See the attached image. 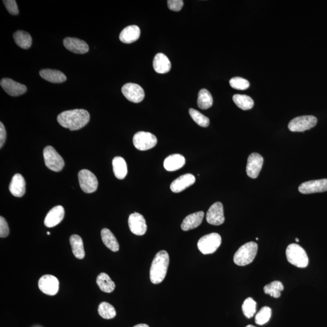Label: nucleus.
Here are the masks:
<instances>
[{"label":"nucleus","mask_w":327,"mask_h":327,"mask_svg":"<svg viewBox=\"0 0 327 327\" xmlns=\"http://www.w3.org/2000/svg\"><path fill=\"white\" fill-rule=\"evenodd\" d=\"M167 5L171 11L179 12L182 10L184 2L182 0H169Z\"/></svg>","instance_id":"nucleus-41"},{"label":"nucleus","mask_w":327,"mask_h":327,"mask_svg":"<svg viewBox=\"0 0 327 327\" xmlns=\"http://www.w3.org/2000/svg\"><path fill=\"white\" fill-rule=\"evenodd\" d=\"M212 96L208 90L203 89L200 90L198 97V106L200 109L206 110L209 109L213 105Z\"/></svg>","instance_id":"nucleus-31"},{"label":"nucleus","mask_w":327,"mask_h":327,"mask_svg":"<svg viewBox=\"0 0 327 327\" xmlns=\"http://www.w3.org/2000/svg\"><path fill=\"white\" fill-rule=\"evenodd\" d=\"M113 173L116 178L123 179L127 174V166L124 158L117 157L112 161Z\"/></svg>","instance_id":"nucleus-27"},{"label":"nucleus","mask_w":327,"mask_h":327,"mask_svg":"<svg viewBox=\"0 0 327 327\" xmlns=\"http://www.w3.org/2000/svg\"><path fill=\"white\" fill-rule=\"evenodd\" d=\"M59 281L55 277L45 275L38 281L39 289L46 295H55L59 290Z\"/></svg>","instance_id":"nucleus-11"},{"label":"nucleus","mask_w":327,"mask_h":327,"mask_svg":"<svg viewBox=\"0 0 327 327\" xmlns=\"http://www.w3.org/2000/svg\"><path fill=\"white\" fill-rule=\"evenodd\" d=\"M195 177L190 173L179 176V178L174 180L170 185V189L174 193H180L185 190L195 182Z\"/></svg>","instance_id":"nucleus-18"},{"label":"nucleus","mask_w":327,"mask_h":327,"mask_svg":"<svg viewBox=\"0 0 327 327\" xmlns=\"http://www.w3.org/2000/svg\"><path fill=\"white\" fill-rule=\"evenodd\" d=\"M64 209L61 206L54 207L50 210L44 220V225L47 227H53L59 224L64 219Z\"/></svg>","instance_id":"nucleus-17"},{"label":"nucleus","mask_w":327,"mask_h":327,"mask_svg":"<svg viewBox=\"0 0 327 327\" xmlns=\"http://www.w3.org/2000/svg\"><path fill=\"white\" fill-rule=\"evenodd\" d=\"M158 141L154 134L146 132H139L133 138L134 145L139 151H145L154 148Z\"/></svg>","instance_id":"nucleus-8"},{"label":"nucleus","mask_w":327,"mask_h":327,"mask_svg":"<svg viewBox=\"0 0 327 327\" xmlns=\"http://www.w3.org/2000/svg\"><path fill=\"white\" fill-rule=\"evenodd\" d=\"M296 242H299V239L298 238H296Z\"/></svg>","instance_id":"nucleus-45"},{"label":"nucleus","mask_w":327,"mask_h":327,"mask_svg":"<svg viewBox=\"0 0 327 327\" xmlns=\"http://www.w3.org/2000/svg\"><path fill=\"white\" fill-rule=\"evenodd\" d=\"M207 221L214 226H220L224 223L225 217L223 204L217 202L209 208L206 217Z\"/></svg>","instance_id":"nucleus-15"},{"label":"nucleus","mask_w":327,"mask_h":327,"mask_svg":"<svg viewBox=\"0 0 327 327\" xmlns=\"http://www.w3.org/2000/svg\"><path fill=\"white\" fill-rule=\"evenodd\" d=\"M63 44L68 50L75 53L84 54L88 52L89 50L88 44L79 38H66Z\"/></svg>","instance_id":"nucleus-19"},{"label":"nucleus","mask_w":327,"mask_h":327,"mask_svg":"<svg viewBox=\"0 0 327 327\" xmlns=\"http://www.w3.org/2000/svg\"><path fill=\"white\" fill-rule=\"evenodd\" d=\"M205 213L198 212L186 217L181 224V229L183 231H188L196 229L202 223Z\"/></svg>","instance_id":"nucleus-21"},{"label":"nucleus","mask_w":327,"mask_h":327,"mask_svg":"<svg viewBox=\"0 0 327 327\" xmlns=\"http://www.w3.org/2000/svg\"><path fill=\"white\" fill-rule=\"evenodd\" d=\"M0 85L8 94L13 97L23 95L27 91L26 86L10 79H3Z\"/></svg>","instance_id":"nucleus-16"},{"label":"nucleus","mask_w":327,"mask_h":327,"mask_svg":"<svg viewBox=\"0 0 327 327\" xmlns=\"http://www.w3.org/2000/svg\"><path fill=\"white\" fill-rule=\"evenodd\" d=\"M257 244L249 242L241 246L234 255V263L239 266H245L253 262L256 256Z\"/></svg>","instance_id":"nucleus-3"},{"label":"nucleus","mask_w":327,"mask_h":327,"mask_svg":"<svg viewBox=\"0 0 327 327\" xmlns=\"http://www.w3.org/2000/svg\"><path fill=\"white\" fill-rule=\"evenodd\" d=\"M246 327H256V326H254L252 325H247V326H246Z\"/></svg>","instance_id":"nucleus-44"},{"label":"nucleus","mask_w":327,"mask_h":327,"mask_svg":"<svg viewBox=\"0 0 327 327\" xmlns=\"http://www.w3.org/2000/svg\"><path fill=\"white\" fill-rule=\"evenodd\" d=\"M40 75L42 79L53 83H61L67 80V77L61 71L49 69L40 71Z\"/></svg>","instance_id":"nucleus-25"},{"label":"nucleus","mask_w":327,"mask_h":327,"mask_svg":"<svg viewBox=\"0 0 327 327\" xmlns=\"http://www.w3.org/2000/svg\"><path fill=\"white\" fill-rule=\"evenodd\" d=\"M221 237L218 233H212L202 237L198 242V248L204 254L215 253L221 244Z\"/></svg>","instance_id":"nucleus-5"},{"label":"nucleus","mask_w":327,"mask_h":327,"mask_svg":"<svg viewBox=\"0 0 327 327\" xmlns=\"http://www.w3.org/2000/svg\"><path fill=\"white\" fill-rule=\"evenodd\" d=\"M128 226L132 233L138 236L145 235L148 229L145 218L139 213H134L129 216Z\"/></svg>","instance_id":"nucleus-12"},{"label":"nucleus","mask_w":327,"mask_h":327,"mask_svg":"<svg viewBox=\"0 0 327 327\" xmlns=\"http://www.w3.org/2000/svg\"><path fill=\"white\" fill-rule=\"evenodd\" d=\"M90 114L85 109L64 111L57 116V121L62 127L70 130H78L85 127L90 121Z\"/></svg>","instance_id":"nucleus-1"},{"label":"nucleus","mask_w":327,"mask_h":327,"mask_svg":"<svg viewBox=\"0 0 327 327\" xmlns=\"http://www.w3.org/2000/svg\"><path fill=\"white\" fill-rule=\"evenodd\" d=\"M256 302L251 298L246 299L243 303L242 310L246 317H253L256 311Z\"/></svg>","instance_id":"nucleus-35"},{"label":"nucleus","mask_w":327,"mask_h":327,"mask_svg":"<svg viewBox=\"0 0 327 327\" xmlns=\"http://www.w3.org/2000/svg\"><path fill=\"white\" fill-rule=\"evenodd\" d=\"M189 113L193 119V121L203 127H208L210 124V120L208 117L203 115V114L194 109H190Z\"/></svg>","instance_id":"nucleus-37"},{"label":"nucleus","mask_w":327,"mask_h":327,"mask_svg":"<svg viewBox=\"0 0 327 327\" xmlns=\"http://www.w3.org/2000/svg\"><path fill=\"white\" fill-rule=\"evenodd\" d=\"M169 255L165 250L158 252L152 261L150 279L153 284H158L166 278L169 265Z\"/></svg>","instance_id":"nucleus-2"},{"label":"nucleus","mask_w":327,"mask_h":327,"mask_svg":"<svg viewBox=\"0 0 327 327\" xmlns=\"http://www.w3.org/2000/svg\"><path fill=\"white\" fill-rule=\"evenodd\" d=\"M317 119L313 115H305L296 117L289 122V130L294 133H302L314 127L316 125Z\"/></svg>","instance_id":"nucleus-7"},{"label":"nucleus","mask_w":327,"mask_h":327,"mask_svg":"<svg viewBox=\"0 0 327 327\" xmlns=\"http://www.w3.org/2000/svg\"><path fill=\"white\" fill-rule=\"evenodd\" d=\"M185 160L182 155L173 154L169 156L164 162V167L169 172H174L184 166Z\"/></svg>","instance_id":"nucleus-24"},{"label":"nucleus","mask_w":327,"mask_h":327,"mask_svg":"<svg viewBox=\"0 0 327 327\" xmlns=\"http://www.w3.org/2000/svg\"><path fill=\"white\" fill-rule=\"evenodd\" d=\"M134 327H149V326L148 325H147V324L145 323H140V324H138V325H136Z\"/></svg>","instance_id":"nucleus-43"},{"label":"nucleus","mask_w":327,"mask_h":327,"mask_svg":"<svg viewBox=\"0 0 327 327\" xmlns=\"http://www.w3.org/2000/svg\"><path fill=\"white\" fill-rule=\"evenodd\" d=\"M10 190L16 197H22L26 192V181L21 174H16L10 183Z\"/></svg>","instance_id":"nucleus-20"},{"label":"nucleus","mask_w":327,"mask_h":327,"mask_svg":"<svg viewBox=\"0 0 327 327\" xmlns=\"http://www.w3.org/2000/svg\"><path fill=\"white\" fill-rule=\"evenodd\" d=\"M264 158L257 153H253L249 156L246 172L247 175L251 178H256L262 169Z\"/></svg>","instance_id":"nucleus-14"},{"label":"nucleus","mask_w":327,"mask_h":327,"mask_svg":"<svg viewBox=\"0 0 327 327\" xmlns=\"http://www.w3.org/2000/svg\"><path fill=\"white\" fill-rule=\"evenodd\" d=\"M47 234L48 235H49L50 233V232H47Z\"/></svg>","instance_id":"nucleus-46"},{"label":"nucleus","mask_w":327,"mask_h":327,"mask_svg":"<svg viewBox=\"0 0 327 327\" xmlns=\"http://www.w3.org/2000/svg\"><path fill=\"white\" fill-rule=\"evenodd\" d=\"M271 316V308L269 307H264L256 314V317H255V322L257 325H264L269 322Z\"/></svg>","instance_id":"nucleus-36"},{"label":"nucleus","mask_w":327,"mask_h":327,"mask_svg":"<svg viewBox=\"0 0 327 327\" xmlns=\"http://www.w3.org/2000/svg\"><path fill=\"white\" fill-rule=\"evenodd\" d=\"M121 91L128 101L134 103H139L145 97L144 89L140 85L135 83H127L122 86Z\"/></svg>","instance_id":"nucleus-10"},{"label":"nucleus","mask_w":327,"mask_h":327,"mask_svg":"<svg viewBox=\"0 0 327 327\" xmlns=\"http://www.w3.org/2000/svg\"><path fill=\"white\" fill-rule=\"evenodd\" d=\"M9 234H10V229H9L7 221L4 217H0V237L2 238H6Z\"/></svg>","instance_id":"nucleus-40"},{"label":"nucleus","mask_w":327,"mask_h":327,"mask_svg":"<svg viewBox=\"0 0 327 327\" xmlns=\"http://www.w3.org/2000/svg\"><path fill=\"white\" fill-rule=\"evenodd\" d=\"M233 100L237 106L243 110L251 109L254 106V101L249 96L236 94L233 97Z\"/></svg>","instance_id":"nucleus-32"},{"label":"nucleus","mask_w":327,"mask_h":327,"mask_svg":"<svg viewBox=\"0 0 327 327\" xmlns=\"http://www.w3.org/2000/svg\"><path fill=\"white\" fill-rule=\"evenodd\" d=\"M140 29L136 25L126 27L119 35V40L125 44L133 43L139 40L140 37Z\"/></svg>","instance_id":"nucleus-22"},{"label":"nucleus","mask_w":327,"mask_h":327,"mask_svg":"<svg viewBox=\"0 0 327 327\" xmlns=\"http://www.w3.org/2000/svg\"><path fill=\"white\" fill-rule=\"evenodd\" d=\"M101 236L104 244L111 251L116 252L119 250V243L110 230L103 229L101 230Z\"/></svg>","instance_id":"nucleus-26"},{"label":"nucleus","mask_w":327,"mask_h":327,"mask_svg":"<svg viewBox=\"0 0 327 327\" xmlns=\"http://www.w3.org/2000/svg\"><path fill=\"white\" fill-rule=\"evenodd\" d=\"M7 140V131L4 124L0 122V148H2Z\"/></svg>","instance_id":"nucleus-42"},{"label":"nucleus","mask_w":327,"mask_h":327,"mask_svg":"<svg viewBox=\"0 0 327 327\" xmlns=\"http://www.w3.org/2000/svg\"><path fill=\"white\" fill-rule=\"evenodd\" d=\"M80 187L86 193H94L97 190L98 181L94 173L87 169L80 171L79 173Z\"/></svg>","instance_id":"nucleus-9"},{"label":"nucleus","mask_w":327,"mask_h":327,"mask_svg":"<svg viewBox=\"0 0 327 327\" xmlns=\"http://www.w3.org/2000/svg\"><path fill=\"white\" fill-rule=\"evenodd\" d=\"M284 290L283 283L280 281H275L270 283L264 288V291L266 294L274 297L275 298H278L281 295V292Z\"/></svg>","instance_id":"nucleus-33"},{"label":"nucleus","mask_w":327,"mask_h":327,"mask_svg":"<svg viewBox=\"0 0 327 327\" xmlns=\"http://www.w3.org/2000/svg\"><path fill=\"white\" fill-rule=\"evenodd\" d=\"M45 165L53 172H59L64 167V161L52 146H47L43 151Z\"/></svg>","instance_id":"nucleus-6"},{"label":"nucleus","mask_w":327,"mask_h":327,"mask_svg":"<svg viewBox=\"0 0 327 327\" xmlns=\"http://www.w3.org/2000/svg\"><path fill=\"white\" fill-rule=\"evenodd\" d=\"M13 37L16 43L22 49H28L32 46V37L28 32L18 31L14 33Z\"/></svg>","instance_id":"nucleus-30"},{"label":"nucleus","mask_w":327,"mask_h":327,"mask_svg":"<svg viewBox=\"0 0 327 327\" xmlns=\"http://www.w3.org/2000/svg\"><path fill=\"white\" fill-rule=\"evenodd\" d=\"M4 4L6 8L11 15L13 16H17L19 14V8L16 1L15 0H4Z\"/></svg>","instance_id":"nucleus-39"},{"label":"nucleus","mask_w":327,"mask_h":327,"mask_svg":"<svg viewBox=\"0 0 327 327\" xmlns=\"http://www.w3.org/2000/svg\"><path fill=\"white\" fill-rule=\"evenodd\" d=\"M70 244L74 256L78 259H83L85 256V251L82 238L77 235H72L70 237Z\"/></svg>","instance_id":"nucleus-28"},{"label":"nucleus","mask_w":327,"mask_h":327,"mask_svg":"<svg viewBox=\"0 0 327 327\" xmlns=\"http://www.w3.org/2000/svg\"><path fill=\"white\" fill-rule=\"evenodd\" d=\"M153 67L158 74H164L169 73L171 70V63L169 58L164 54L159 53L155 55Z\"/></svg>","instance_id":"nucleus-23"},{"label":"nucleus","mask_w":327,"mask_h":327,"mask_svg":"<svg viewBox=\"0 0 327 327\" xmlns=\"http://www.w3.org/2000/svg\"><path fill=\"white\" fill-rule=\"evenodd\" d=\"M97 284L100 290L105 293H112L115 289V283L105 273H101L98 276Z\"/></svg>","instance_id":"nucleus-29"},{"label":"nucleus","mask_w":327,"mask_h":327,"mask_svg":"<svg viewBox=\"0 0 327 327\" xmlns=\"http://www.w3.org/2000/svg\"><path fill=\"white\" fill-rule=\"evenodd\" d=\"M98 313L106 319H111L116 316V310L113 306L106 302H101L98 306Z\"/></svg>","instance_id":"nucleus-34"},{"label":"nucleus","mask_w":327,"mask_h":327,"mask_svg":"<svg viewBox=\"0 0 327 327\" xmlns=\"http://www.w3.org/2000/svg\"><path fill=\"white\" fill-rule=\"evenodd\" d=\"M302 194L321 193L327 191V179L313 180L303 182L299 187Z\"/></svg>","instance_id":"nucleus-13"},{"label":"nucleus","mask_w":327,"mask_h":327,"mask_svg":"<svg viewBox=\"0 0 327 327\" xmlns=\"http://www.w3.org/2000/svg\"><path fill=\"white\" fill-rule=\"evenodd\" d=\"M286 256L288 261L297 268H305L308 265L307 253L304 249L298 244H292L288 246Z\"/></svg>","instance_id":"nucleus-4"},{"label":"nucleus","mask_w":327,"mask_h":327,"mask_svg":"<svg viewBox=\"0 0 327 327\" xmlns=\"http://www.w3.org/2000/svg\"><path fill=\"white\" fill-rule=\"evenodd\" d=\"M230 85L233 89L244 91L250 87V83L243 78L234 77L230 80Z\"/></svg>","instance_id":"nucleus-38"}]
</instances>
